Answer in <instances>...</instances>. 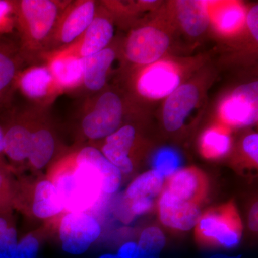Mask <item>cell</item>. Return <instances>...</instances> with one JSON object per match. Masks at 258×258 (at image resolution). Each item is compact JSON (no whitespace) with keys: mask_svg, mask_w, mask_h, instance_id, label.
<instances>
[{"mask_svg":"<svg viewBox=\"0 0 258 258\" xmlns=\"http://www.w3.org/2000/svg\"><path fill=\"white\" fill-rule=\"evenodd\" d=\"M64 212H88L103 203L106 195L118 191L122 174L93 146L81 147L63 154L47 169Z\"/></svg>","mask_w":258,"mask_h":258,"instance_id":"6da1fadb","label":"cell"},{"mask_svg":"<svg viewBox=\"0 0 258 258\" xmlns=\"http://www.w3.org/2000/svg\"><path fill=\"white\" fill-rule=\"evenodd\" d=\"M69 1H13L18 46L24 60L37 63L42 60L57 20Z\"/></svg>","mask_w":258,"mask_h":258,"instance_id":"7a4b0ae2","label":"cell"},{"mask_svg":"<svg viewBox=\"0 0 258 258\" xmlns=\"http://www.w3.org/2000/svg\"><path fill=\"white\" fill-rule=\"evenodd\" d=\"M13 205L26 216L46 222L64 212L55 186L46 176L13 179Z\"/></svg>","mask_w":258,"mask_h":258,"instance_id":"3957f363","label":"cell"},{"mask_svg":"<svg viewBox=\"0 0 258 258\" xmlns=\"http://www.w3.org/2000/svg\"><path fill=\"white\" fill-rule=\"evenodd\" d=\"M55 230L61 248L71 255L86 253L101 236V224L88 212H64L47 222Z\"/></svg>","mask_w":258,"mask_h":258,"instance_id":"277c9868","label":"cell"},{"mask_svg":"<svg viewBox=\"0 0 258 258\" xmlns=\"http://www.w3.org/2000/svg\"><path fill=\"white\" fill-rule=\"evenodd\" d=\"M123 113V101L118 93H102L85 108L80 122V137L91 142L106 139L121 126Z\"/></svg>","mask_w":258,"mask_h":258,"instance_id":"5b68a950","label":"cell"},{"mask_svg":"<svg viewBox=\"0 0 258 258\" xmlns=\"http://www.w3.org/2000/svg\"><path fill=\"white\" fill-rule=\"evenodd\" d=\"M96 11V2L92 0L69 1L57 20L42 57L76 41L92 23Z\"/></svg>","mask_w":258,"mask_h":258,"instance_id":"8992f818","label":"cell"},{"mask_svg":"<svg viewBox=\"0 0 258 258\" xmlns=\"http://www.w3.org/2000/svg\"><path fill=\"white\" fill-rule=\"evenodd\" d=\"M33 110L14 113L4 126L5 157L12 172L20 173L27 166L31 144Z\"/></svg>","mask_w":258,"mask_h":258,"instance_id":"52a82bcc","label":"cell"},{"mask_svg":"<svg viewBox=\"0 0 258 258\" xmlns=\"http://www.w3.org/2000/svg\"><path fill=\"white\" fill-rule=\"evenodd\" d=\"M42 109H33L31 144L26 166L35 174L48 169L58 152L55 130Z\"/></svg>","mask_w":258,"mask_h":258,"instance_id":"ba28073f","label":"cell"},{"mask_svg":"<svg viewBox=\"0 0 258 258\" xmlns=\"http://www.w3.org/2000/svg\"><path fill=\"white\" fill-rule=\"evenodd\" d=\"M114 35V26L111 19L99 14L98 10L91 25L74 43L60 50L47 54L42 60L50 57H74L83 59L108 47Z\"/></svg>","mask_w":258,"mask_h":258,"instance_id":"9c48e42d","label":"cell"},{"mask_svg":"<svg viewBox=\"0 0 258 258\" xmlns=\"http://www.w3.org/2000/svg\"><path fill=\"white\" fill-rule=\"evenodd\" d=\"M169 44V37L160 29L142 27L129 34L124 45L125 56L134 63L151 64L162 57Z\"/></svg>","mask_w":258,"mask_h":258,"instance_id":"30bf717a","label":"cell"},{"mask_svg":"<svg viewBox=\"0 0 258 258\" xmlns=\"http://www.w3.org/2000/svg\"><path fill=\"white\" fill-rule=\"evenodd\" d=\"M16 88L40 108L47 106L62 93L45 62L24 69L17 79Z\"/></svg>","mask_w":258,"mask_h":258,"instance_id":"8fae6325","label":"cell"},{"mask_svg":"<svg viewBox=\"0 0 258 258\" xmlns=\"http://www.w3.org/2000/svg\"><path fill=\"white\" fill-rule=\"evenodd\" d=\"M257 81L239 86L222 103V119L236 127L253 124L257 120Z\"/></svg>","mask_w":258,"mask_h":258,"instance_id":"7c38bea8","label":"cell"},{"mask_svg":"<svg viewBox=\"0 0 258 258\" xmlns=\"http://www.w3.org/2000/svg\"><path fill=\"white\" fill-rule=\"evenodd\" d=\"M159 214L163 225L181 231L197 227L202 217L198 203L180 200L166 189L159 198Z\"/></svg>","mask_w":258,"mask_h":258,"instance_id":"4fadbf2b","label":"cell"},{"mask_svg":"<svg viewBox=\"0 0 258 258\" xmlns=\"http://www.w3.org/2000/svg\"><path fill=\"white\" fill-rule=\"evenodd\" d=\"M197 227L202 237L216 242L226 248L235 247L240 242L239 222L230 212H209L201 217Z\"/></svg>","mask_w":258,"mask_h":258,"instance_id":"5bb4252c","label":"cell"},{"mask_svg":"<svg viewBox=\"0 0 258 258\" xmlns=\"http://www.w3.org/2000/svg\"><path fill=\"white\" fill-rule=\"evenodd\" d=\"M200 93L193 84L181 85L166 98L163 122L168 132L179 130L198 103Z\"/></svg>","mask_w":258,"mask_h":258,"instance_id":"9a60e30c","label":"cell"},{"mask_svg":"<svg viewBox=\"0 0 258 258\" xmlns=\"http://www.w3.org/2000/svg\"><path fill=\"white\" fill-rule=\"evenodd\" d=\"M20 53L18 42L8 35H0V106H5L13 90L25 63Z\"/></svg>","mask_w":258,"mask_h":258,"instance_id":"2e32d148","label":"cell"},{"mask_svg":"<svg viewBox=\"0 0 258 258\" xmlns=\"http://www.w3.org/2000/svg\"><path fill=\"white\" fill-rule=\"evenodd\" d=\"M136 140V129L132 125H121L114 133L104 139L101 152L123 174L133 171L131 152Z\"/></svg>","mask_w":258,"mask_h":258,"instance_id":"e0dca14e","label":"cell"},{"mask_svg":"<svg viewBox=\"0 0 258 258\" xmlns=\"http://www.w3.org/2000/svg\"><path fill=\"white\" fill-rule=\"evenodd\" d=\"M181 79L175 70L166 64H156L140 76L137 83L139 92L153 99L168 97L180 86Z\"/></svg>","mask_w":258,"mask_h":258,"instance_id":"ac0fdd59","label":"cell"},{"mask_svg":"<svg viewBox=\"0 0 258 258\" xmlns=\"http://www.w3.org/2000/svg\"><path fill=\"white\" fill-rule=\"evenodd\" d=\"M116 53L108 47L101 52L82 59L83 81L81 88L91 92L101 91L106 84L108 72Z\"/></svg>","mask_w":258,"mask_h":258,"instance_id":"d6986e66","label":"cell"},{"mask_svg":"<svg viewBox=\"0 0 258 258\" xmlns=\"http://www.w3.org/2000/svg\"><path fill=\"white\" fill-rule=\"evenodd\" d=\"M62 93L81 89L83 81L82 59L50 57L45 60Z\"/></svg>","mask_w":258,"mask_h":258,"instance_id":"ffe728a7","label":"cell"},{"mask_svg":"<svg viewBox=\"0 0 258 258\" xmlns=\"http://www.w3.org/2000/svg\"><path fill=\"white\" fill-rule=\"evenodd\" d=\"M164 189L180 200L198 204L205 189L204 176L198 170H178L169 177Z\"/></svg>","mask_w":258,"mask_h":258,"instance_id":"44dd1931","label":"cell"},{"mask_svg":"<svg viewBox=\"0 0 258 258\" xmlns=\"http://www.w3.org/2000/svg\"><path fill=\"white\" fill-rule=\"evenodd\" d=\"M176 5L180 24L189 36L199 37L206 31L210 16L205 2L181 0Z\"/></svg>","mask_w":258,"mask_h":258,"instance_id":"7402d4cb","label":"cell"},{"mask_svg":"<svg viewBox=\"0 0 258 258\" xmlns=\"http://www.w3.org/2000/svg\"><path fill=\"white\" fill-rule=\"evenodd\" d=\"M164 178L157 171L153 169L144 172L128 185L123 195L122 204L145 199L154 200L161 195L164 189Z\"/></svg>","mask_w":258,"mask_h":258,"instance_id":"603a6c76","label":"cell"},{"mask_svg":"<svg viewBox=\"0 0 258 258\" xmlns=\"http://www.w3.org/2000/svg\"><path fill=\"white\" fill-rule=\"evenodd\" d=\"M12 212L0 213V258H14L19 242Z\"/></svg>","mask_w":258,"mask_h":258,"instance_id":"cb8c5ba5","label":"cell"},{"mask_svg":"<svg viewBox=\"0 0 258 258\" xmlns=\"http://www.w3.org/2000/svg\"><path fill=\"white\" fill-rule=\"evenodd\" d=\"M231 139L228 134L217 129L207 131L201 140L204 155L210 159L223 157L230 150Z\"/></svg>","mask_w":258,"mask_h":258,"instance_id":"d4e9b609","label":"cell"},{"mask_svg":"<svg viewBox=\"0 0 258 258\" xmlns=\"http://www.w3.org/2000/svg\"><path fill=\"white\" fill-rule=\"evenodd\" d=\"M139 252L159 255L165 247L166 237L164 232L157 227L144 229L137 243Z\"/></svg>","mask_w":258,"mask_h":258,"instance_id":"484cf974","label":"cell"},{"mask_svg":"<svg viewBox=\"0 0 258 258\" xmlns=\"http://www.w3.org/2000/svg\"><path fill=\"white\" fill-rule=\"evenodd\" d=\"M47 233V226L30 232L19 240L14 258H37L42 236Z\"/></svg>","mask_w":258,"mask_h":258,"instance_id":"4316f807","label":"cell"},{"mask_svg":"<svg viewBox=\"0 0 258 258\" xmlns=\"http://www.w3.org/2000/svg\"><path fill=\"white\" fill-rule=\"evenodd\" d=\"M180 158L177 153L171 149H163L157 152L153 161L154 170L163 177H170L179 170Z\"/></svg>","mask_w":258,"mask_h":258,"instance_id":"83f0119b","label":"cell"},{"mask_svg":"<svg viewBox=\"0 0 258 258\" xmlns=\"http://www.w3.org/2000/svg\"><path fill=\"white\" fill-rule=\"evenodd\" d=\"M8 164L0 165V213L13 210V179Z\"/></svg>","mask_w":258,"mask_h":258,"instance_id":"f1b7e54d","label":"cell"},{"mask_svg":"<svg viewBox=\"0 0 258 258\" xmlns=\"http://www.w3.org/2000/svg\"><path fill=\"white\" fill-rule=\"evenodd\" d=\"M243 18L242 10L236 5H231L219 13L217 17V26L222 31H232L239 26Z\"/></svg>","mask_w":258,"mask_h":258,"instance_id":"f546056e","label":"cell"},{"mask_svg":"<svg viewBox=\"0 0 258 258\" xmlns=\"http://www.w3.org/2000/svg\"><path fill=\"white\" fill-rule=\"evenodd\" d=\"M15 30L13 1L0 0V35H8Z\"/></svg>","mask_w":258,"mask_h":258,"instance_id":"4dcf8cb0","label":"cell"},{"mask_svg":"<svg viewBox=\"0 0 258 258\" xmlns=\"http://www.w3.org/2000/svg\"><path fill=\"white\" fill-rule=\"evenodd\" d=\"M242 148L247 157L255 164L258 162V135L252 134L247 136L242 142Z\"/></svg>","mask_w":258,"mask_h":258,"instance_id":"1f68e13d","label":"cell"},{"mask_svg":"<svg viewBox=\"0 0 258 258\" xmlns=\"http://www.w3.org/2000/svg\"><path fill=\"white\" fill-rule=\"evenodd\" d=\"M115 258H139V247L137 242H127L117 251Z\"/></svg>","mask_w":258,"mask_h":258,"instance_id":"d6a6232c","label":"cell"},{"mask_svg":"<svg viewBox=\"0 0 258 258\" xmlns=\"http://www.w3.org/2000/svg\"><path fill=\"white\" fill-rule=\"evenodd\" d=\"M247 27L256 41L258 40V5H254L247 15Z\"/></svg>","mask_w":258,"mask_h":258,"instance_id":"836d02e7","label":"cell"},{"mask_svg":"<svg viewBox=\"0 0 258 258\" xmlns=\"http://www.w3.org/2000/svg\"><path fill=\"white\" fill-rule=\"evenodd\" d=\"M249 227L253 232L258 230V206L257 203H254L250 209L249 213Z\"/></svg>","mask_w":258,"mask_h":258,"instance_id":"e575fe53","label":"cell"},{"mask_svg":"<svg viewBox=\"0 0 258 258\" xmlns=\"http://www.w3.org/2000/svg\"><path fill=\"white\" fill-rule=\"evenodd\" d=\"M4 153V134L3 128L0 125V165L8 164L5 161Z\"/></svg>","mask_w":258,"mask_h":258,"instance_id":"d590c367","label":"cell"},{"mask_svg":"<svg viewBox=\"0 0 258 258\" xmlns=\"http://www.w3.org/2000/svg\"><path fill=\"white\" fill-rule=\"evenodd\" d=\"M210 258H241V256H230L225 254H216L211 256Z\"/></svg>","mask_w":258,"mask_h":258,"instance_id":"8d00e7d4","label":"cell"},{"mask_svg":"<svg viewBox=\"0 0 258 258\" xmlns=\"http://www.w3.org/2000/svg\"><path fill=\"white\" fill-rule=\"evenodd\" d=\"M139 258H160L159 255L153 254L140 253L139 252Z\"/></svg>","mask_w":258,"mask_h":258,"instance_id":"74e56055","label":"cell"},{"mask_svg":"<svg viewBox=\"0 0 258 258\" xmlns=\"http://www.w3.org/2000/svg\"><path fill=\"white\" fill-rule=\"evenodd\" d=\"M98 258H115V254L112 253L103 254Z\"/></svg>","mask_w":258,"mask_h":258,"instance_id":"f35d334b","label":"cell"}]
</instances>
